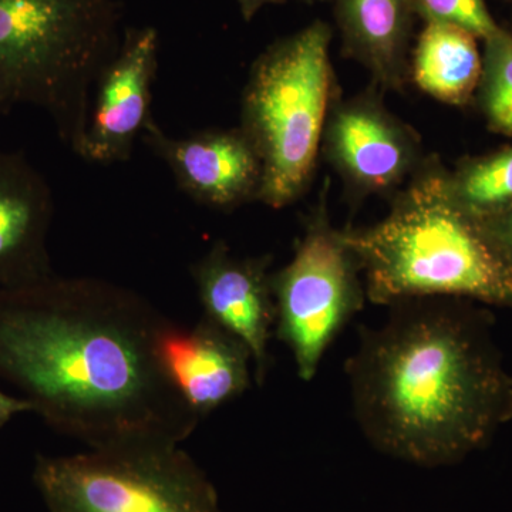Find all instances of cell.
I'll return each mask as SVG.
<instances>
[{"label":"cell","mask_w":512,"mask_h":512,"mask_svg":"<svg viewBox=\"0 0 512 512\" xmlns=\"http://www.w3.org/2000/svg\"><path fill=\"white\" fill-rule=\"evenodd\" d=\"M480 224L512 271V210L480 221Z\"/></svg>","instance_id":"d6986e66"},{"label":"cell","mask_w":512,"mask_h":512,"mask_svg":"<svg viewBox=\"0 0 512 512\" xmlns=\"http://www.w3.org/2000/svg\"><path fill=\"white\" fill-rule=\"evenodd\" d=\"M271 256H238L218 241L191 265L204 316L247 345L258 386L271 367L269 342L275 332Z\"/></svg>","instance_id":"8fae6325"},{"label":"cell","mask_w":512,"mask_h":512,"mask_svg":"<svg viewBox=\"0 0 512 512\" xmlns=\"http://www.w3.org/2000/svg\"><path fill=\"white\" fill-rule=\"evenodd\" d=\"M478 37L453 23L426 20L410 57V80L447 106L473 103L483 73Z\"/></svg>","instance_id":"9a60e30c"},{"label":"cell","mask_w":512,"mask_h":512,"mask_svg":"<svg viewBox=\"0 0 512 512\" xmlns=\"http://www.w3.org/2000/svg\"><path fill=\"white\" fill-rule=\"evenodd\" d=\"M272 292L276 336L291 350L299 379L311 382L367 299L359 262L343 229L330 222L325 201L306 222L291 261L272 272Z\"/></svg>","instance_id":"52a82bcc"},{"label":"cell","mask_w":512,"mask_h":512,"mask_svg":"<svg viewBox=\"0 0 512 512\" xmlns=\"http://www.w3.org/2000/svg\"><path fill=\"white\" fill-rule=\"evenodd\" d=\"M487 308L463 298L412 299L389 306L377 328L360 329L345 370L370 446L414 466H454L512 420V376Z\"/></svg>","instance_id":"7a4b0ae2"},{"label":"cell","mask_w":512,"mask_h":512,"mask_svg":"<svg viewBox=\"0 0 512 512\" xmlns=\"http://www.w3.org/2000/svg\"><path fill=\"white\" fill-rule=\"evenodd\" d=\"M165 356L178 389L201 420L241 397L255 380L247 345L207 316L192 328L174 323Z\"/></svg>","instance_id":"4fadbf2b"},{"label":"cell","mask_w":512,"mask_h":512,"mask_svg":"<svg viewBox=\"0 0 512 512\" xmlns=\"http://www.w3.org/2000/svg\"><path fill=\"white\" fill-rule=\"evenodd\" d=\"M124 32L123 0H0V73L76 156Z\"/></svg>","instance_id":"277c9868"},{"label":"cell","mask_w":512,"mask_h":512,"mask_svg":"<svg viewBox=\"0 0 512 512\" xmlns=\"http://www.w3.org/2000/svg\"><path fill=\"white\" fill-rule=\"evenodd\" d=\"M447 168L427 157L394 192L386 217L343 229L362 271L367 301L463 298L512 309V271L480 221L451 200Z\"/></svg>","instance_id":"3957f363"},{"label":"cell","mask_w":512,"mask_h":512,"mask_svg":"<svg viewBox=\"0 0 512 512\" xmlns=\"http://www.w3.org/2000/svg\"><path fill=\"white\" fill-rule=\"evenodd\" d=\"M296 2L303 3V5H318V3L330 2V0H296Z\"/></svg>","instance_id":"603a6c76"},{"label":"cell","mask_w":512,"mask_h":512,"mask_svg":"<svg viewBox=\"0 0 512 512\" xmlns=\"http://www.w3.org/2000/svg\"><path fill=\"white\" fill-rule=\"evenodd\" d=\"M16 104H18V100H16L12 87L5 76L0 73V114H8Z\"/></svg>","instance_id":"7402d4cb"},{"label":"cell","mask_w":512,"mask_h":512,"mask_svg":"<svg viewBox=\"0 0 512 512\" xmlns=\"http://www.w3.org/2000/svg\"><path fill=\"white\" fill-rule=\"evenodd\" d=\"M160 60V33L153 26L126 28L119 53L94 92L79 158L90 164L126 163L151 114Z\"/></svg>","instance_id":"9c48e42d"},{"label":"cell","mask_w":512,"mask_h":512,"mask_svg":"<svg viewBox=\"0 0 512 512\" xmlns=\"http://www.w3.org/2000/svg\"><path fill=\"white\" fill-rule=\"evenodd\" d=\"M32 412V406L23 397L9 396L0 390V429L18 414Z\"/></svg>","instance_id":"ffe728a7"},{"label":"cell","mask_w":512,"mask_h":512,"mask_svg":"<svg viewBox=\"0 0 512 512\" xmlns=\"http://www.w3.org/2000/svg\"><path fill=\"white\" fill-rule=\"evenodd\" d=\"M53 192L45 175L18 151L0 150V288L55 274L50 261Z\"/></svg>","instance_id":"7c38bea8"},{"label":"cell","mask_w":512,"mask_h":512,"mask_svg":"<svg viewBox=\"0 0 512 512\" xmlns=\"http://www.w3.org/2000/svg\"><path fill=\"white\" fill-rule=\"evenodd\" d=\"M174 322L99 278L0 288V379L50 429L89 448L181 446L200 417L165 356Z\"/></svg>","instance_id":"6da1fadb"},{"label":"cell","mask_w":512,"mask_h":512,"mask_svg":"<svg viewBox=\"0 0 512 512\" xmlns=\"http://www.w3.org/2000/svg\"><path fill=\"white\" fill-rule=\"evenodd\" d=\"M340 52L369 72L373 86L402 92L419 13L416 0H332Z\"/></svg>","instance_id":"5bb4252c"},{"label":"cell","mask_w":512,"mask_h":512,"mask_svg":"<svg viewBox=\"0 0 512 512\" xmlns=\"http://www.w3.org/2000/svg\"><path fill=\"white\" fill-rule=\"evenodd\" d=\"M333 28L315 19L271 43L249 69L239 128L258 153V202L282 210L311 187L323 131L339 87L330 57Z\"/></svg>","instance_id":"5b68a950"},{"label":"cell","mask_w":512,"mask_h":512,"mask_svg":"<svg viewBox=\"0 0 512 512\" xmlns=\"http://www.w3.org/2000/svg\"><path fill=\"white\" fill-rule=\"evenodd\" d=\"M33 483L47 512H222L214 483L181 446L37 456Z\"/></svg>","instance_id":"8992f818"},{"label":"cell","mask_w":512,"mask_h":512,"mask_svg":"<svg viewBox=\"0 0 512 512\" xmlns=\"http://www.w3.org/2000/svg\"><path fill=\"white\" fill-rule=\"evenodd\" d=\"M140 140L167 165L178 188L198 204L232 211L258 201L262 164L241 128L174 137L151 117Z\"/></svg>","instance_id":"30bf717a"},{"label":"cell","mask_w":512,"mask_h":512,"mask_svg":"<svg viewBox=\"0 0 512 512\" xmlns=\"http://www.w3.org/2000/svg\"><path fill=\"white\" fill-rule=\"evenodd\" d=\"M237 2L239 13L245 22H252L258 16V13L266 6L284 5L286 0H235Z\"/></svg>","instance_id":"44dd1931"},{"label":"cell","mask_w":512,"mask_h":512,"mask_svg":"<svg viewBox=\"0 0 512 512\" xmlns=\"http://www.w3.org/2000/svg\"><path fill=\"white\" fill-rule=\"evenodd\" d=\"M376 86L330 110L322 151L350 200L399 191L426 161L419 134L384 106Z\"/></svg>","instance_id":"ba28073f"},{"label":"cell","mask_w":512,"mask_h":512,"mask_svg":"<svg viewBox=\"0 0 512 512\" xmlns=\"http://www.w3.org/2000/svg\"><path fill=\"white\" fill-rule=\"evenodd\" d=\"M483 42V73L474 101L488 130L512 138V33L501 28Z\"/></svg>","instance_id":"e0dca14e"},{"label":"cell","mask_w":512,"mask_h":512,"mask_svg":"<svg viewBox=\"0 0 512 512\" xmlns=\"http://www.w3.org/2000/svg\"><path fill=\"white\" fill-rule=\"evenodd\" d=\"M421 22L439 20L470 30L480 40L501 29L485 0H416Z\"/></svg>","instance_id":"ac0fdd59"},{"label":"cell","mask_w":512,"mask_h":512,"mask_svg":"<svg viewBox=\"0 0 512 512\" xmlns=\"http://www.w3.org/2000/svg\"><path fill=\"white\" fill-rule=\"evenodd\" d=\"M446 184L451 200L478 221L512 210V144L458 161Z\"/></svg>","instance_id":"2e32d148"}]
</instances>
